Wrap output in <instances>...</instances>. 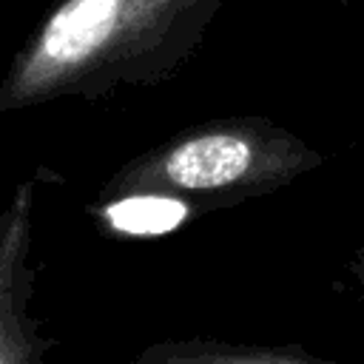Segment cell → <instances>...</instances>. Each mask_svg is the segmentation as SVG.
Segmentation results:
<instances>
[{
    "label": "cell",
    "mask_w": 364,
    "mask_h": 364,
    "mask_svg": "<svg viewBox=\"0 0 364 364\" xmlns=\"http://www.w3.org/2000/svg\"><path fill=\"white\" fill-rule=\"evenodd\" d=\"M222 0H60L11 57L0 111L102 100L171 80L199 48Z\"/></svg>",
    "instance_id": "1"
},
{
    "label": "cell",
    "mask_w": 364,
    "mask_h": 364,
    "mask_svg": "<svg viewBox=\"0 0 364 364\" xmlns=\"http://www.w3.org/2000/svg\"><path fill=\"white\" fill-rule=\"evenodd\" d=\"M324 156L293 131L264 117H225L188 125L128 159L100 191L165 193L199 216L276 193L316 171Z\"/></svg>",
    "instance_id": "2"
},
{
    "label": "cell",
    "mask_w": 364,
    "mask_h": 364,
    "mask_svg": "<svg viewBox=\"0 0 364 364\" xmlns=\"http://www.w3.org/2000/svg\"><path fill=\"white\" fill-rule=\"evenodd\" d=\"M43 179L48 173L37 171L0 205V364H46L54 347L31 307L37 287L31 262L34 208Z\"/></svg>",
    "instance_id": "3"
},
{
    "label": "cell",
    "mask_w": 364,
    "mask_h": 364,
    "mask_svg": "<svg viewBox=\"0 0 364 364\" xmlns=\"http://www.w3.org/2000/svg\"><path fill=\"white\" fill-rule=\"evenodd\" d=\"M134 364H333L296 344H239L219 338H165L136 353Z\"/></svg>",
    "instance_id": "4"
},
{
    "label": "cell",
    "mask_w": 364,
    "mask_h": 364,
    "mask_svg": "<svg viewBox=\"0 0 364 364\" xmlns=\"http://www.w3.org/2000/svg\"><path fill=\"white\" fill-rule=\"evenodd\" d=\"M91 216L114 236L125 239H156L173 233L193 216H199L188 202L165 196V193H111L100 196L91 208Z\"/></svg>",
    "instance_id": "5"
},
{
    "label": "cell",
    "mask_w": 364,
    "mask_h": 364,
    "mask_svg": "<svg viewBox=\"0 0 364 364\" xmlns=\"http://www.w3.org/2000/svg\"><path fill=\"white\" fill-rule=\"evenodd\" d=\"M347 273L353 276L355 287H358L361 296H364V242L353 250V256H350V262H347Z\"/></svg>",
    "instance_id": "6"
}]
</instances>
